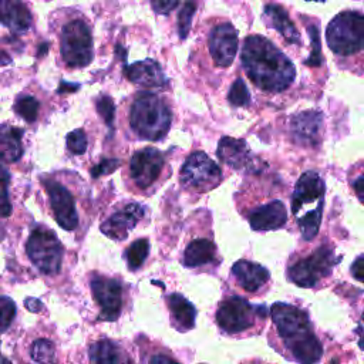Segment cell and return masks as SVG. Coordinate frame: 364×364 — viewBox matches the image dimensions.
<instances>
[{"instance_id": "6da1fadb", "label": "cell", "mask_w": 364, "mask_h": 364, "mask_svg": "<svg viewBox=\"0 0 364 364\" xmlns=\"http://www.w3.org/2000/svg\"><path fill=\"white\" fill-rule=\"evenodd\" d=\"M242 64L252 82L269 92L284 91L296 77L291 61L262 36L245 40Z\"/></svg>"}, {"instance_id": "7a4b0ae2", "label": "cell", "mask_w": 364, "mask_h": 364, "mask_svg": "<svg viewBox=\"0 0 364 364\" xmlns=\"http://www.w3.org/2000/svg\"><path fill=\"white\" fill-rule=\"evenodd\" d=\"M270 313L279 336L291 351L294 360L299 364H316L321 358L323 347L311 331L307 313L286 303H274Z\"/></svg>"}, {"instance_id": "3957f363", "label": "cell", "mask_w": 364, "mask_h": 364, "mask_svg": "<svg viewBox=\"0 0 364 364\" xmlns=\"http://www.w3.org/2000/svg\"><path fill=\"white\" fill-rule=\"evenodd\" d=\"M129 122L141 138L158 141L171 127V111L158 95L142 92L132 102Z\"/></svg>"}, {"instance_id": "277c9868", "label": "cell", "mask_w": 364, "mask_h": 364, "mask_svg": "<svg viewBox=\"0 0 364 364\" xmlns=\"http://www.w3.org/2000/svg\"><path fill=\"white\" fill-rule=\"evenodd\" d=\"M330 50L341 57L353 55L364 48V14L343 11L337 14L326 31Z\"/></svg>"}, {"instance_id": "5b68a950", "label": "cell", "mask_w": 364, "mask_h": 364, "mask_svg": "<svg viewBox=\"0 0 364 364\" xmlns=\"http://www.w3.org/2000/svg\"><path fill=\"white\" fill-rule=\"evenodd\" d=\"M340 257L334 255L333 247L324 245L311 255L297 260L287 269V277L300 287H313L323 277L328 276Z\"/></svg>"}, {"instance_id": "8992f818", "label": "cell", "mask_w": 364, "mask_h": 364, "mask_svg": "<svg viewBox=\"0 0 364 364\" xmlns=\"http://www.w3.org/2000/svg\"><path fill=\"white\" fill-rule=\"evenodd\" d=\"M26 249L30 260L40 272L46 274H55L60 272L63 245L54 232L46 228L34 229L27 240Z\"/></svg>"}, {"instance_id": "52a82bcc", "label": "cell", "mask_w": 364, "mask_h": 364, "mask_svg": "<svg viewBox=\"0 0 364 364\" xmlns=\"http://www.w3.org/2000/svg\"><path fill=\"white\" fill-rule=\"evenodd\" d=\"M61 55L70 67H85L91 63L92 36L82 20H73L64 26L61 33Z\"/></svg>"}, {"instance_id": "ba28073f", "label": "cell", "mask_w": 364, "mask_h": 364, "mask_svg": "<svg viewBox=\"0 0 364 364\" xmlns=\"http://www.w3.org/2000/svg\"><path fill=\"white\" fill-rule=\"evenodd\" d=\"M264 306H252L245 299L233 296L223 300L216 311V321L226 333H239L253 326L255 317H266Z\"/></svg>"}, {"instance_id": "9c48e42d", "label": "cell", "mask_w": 364, "mask_h": 364, "mask_svg": "<svg viewBox=\"0 0 364 364\" xmlns=\"http://www.w3.org/2000/svg\"><path fill=\"white\" fill-rule=\"evenodd\" d=\"M181 181L183 185L205 192L219 185L222 181L220 168L205 154L193 152L185 161L181 169Z\"/></svg>"}, {"instance_id": "30bf717a", "label": "cell", "mask_w": 364, "mask_h": 364, "mask_svg": "<svg viewBox=\"0 0 364 364\" xmlns=\"http://www.w3.org/2000/svg\"><path fill=\"white\" fill-rule=\"evenodd\" d=\"M91 290L101 307L100 318L109 321L118 318L122 306V289L119 282L109 277L94 276L91 279Z\"/></svg>"}, {"instance_id": "8fae6325", "label": "cell", "mask_w": 364, "mask_h": 364, "mask_svg": "<svg viewBox=\"0 0 364 364\" xmlns=\"http://www.w3.org/2000/svg\"><path fill=\"white\" fill-rule=\"evenodd\" d=\"M164 166L162 154L152 146H146L141 151H136L129 162V172L134 182L145 189L151 186L159 176Z\"/></svg>"}, {"instance_id": "7c38bea8", "label": "cell", "mask_w": 364, "mask_h": 364, "mask_svg": "<svg viewBox=\"0 0 364 364\" xmlns=\"http://www.w3.org/2000/svg\"><path fill=\"white\" fill-rule=\"evenodd\" d=\"M44 186L48 193L51 209L57 223L65 230L75 229L78 223V216L73 195L67 191V188L53 179H46Z\"/></svg>"}, {"instance_id": "4fadbf2b", "label": "cell", "mask_w": 364, "mask_h": 364, "mask_svg": "<svg viewBox=\"0 0 364 364\" xmlns=\"http://www.w3.org/2000/svg\"><path fill=\"white\" fill-rule=\"evenodd\" d=\"M209 50L213 61L220 67H229L237 51V33L230 23L216 26L209 36Z\"/></svg>"}, {"instance_id": "5bb4252c", "label": "cell", "mask_w": 364, "mask_h": 364, "mask_svg": "<svg viewBox=\"0 0 364 364\" xmlns=\"http://www.w3.org/2000/svg\"><path fill=\"white\" fill-rule=\"evenodd\" d=\"M324 182L320 178V175L314 171L304 172L297 183L296 189L291 198V210L294 215H297L304 205L314 203V202H323L324 198Z\"/></svg>"}, {"instance_id": "9a60e30c", "label": "cell", "mask_w": 364, "mask_h": 364, "mask_svg": "<svg viewBox=\"0 0 364 364\" xmlns=\"http://www.w3.org/2000/svg\"><path fill=\"white\" fill-rule=\"evenodd\" d=\"M144 210L138 203H129L124 209L109 216L102 225L101 232L114 240H124L128 232L142 218Z\"/></svg>"}, {"instance_id": "2e32d148", "label": "cell", "mask_w": 364, "mask_h": 364, "mask_svg": "<svg viewBox=\"0 0 364 364\" xmlns=\"http://www.w3.org/2000/svg\"><path fill=\"white\" fill-rule=\"evenodd\" d=\"M287 220V213L283 202H269L249 215V223L255 230H273L282 228Z\"/></svg>"}, {"instance_id": "e0dca14e", "label": "cell", "mask_w": 364, "mask_h": 364, "mask_svg": "<svg viewBox=\"0 0 364 364\" xmlns=\"http://www.w3.org/2000/svg\"><path fill=\"white\" fill-rule=\"evenodd\" d=\"M0 23L14 33L31 27V13L21 0H0Z\"/></svg>"}, {"instance_id": "ac0fdd59", "label": "cell", "mask_w": 364, "mask_h": 364, "mask_svg": "<svg viewBox=\"0 0 364 364\" xmlns=\"http://www.w3.org/2000/svg\"><path fill=\"white\" fill-rule=\"evenodd\" d=\"M125 75L131 82L144 87H161L166 81L161 65L154 60H144L125 67Z\"/></svg>"}, {"instance_id": "d6986e66", "label": "cell", "mask_w": 364, "mask_h": 364, "mask_svg": "<svg viewBox=\"0 0 364 364\" xmlns=\"http://www.w3.org/2000/svg\"><path fill=\"white\" fill-rule=\"evenodd\" d=\"M232 273L237 283L250 293L257 291L269 280V270L249 260L236 262L232 267Z\"/></svg>"}, {"instance_id": "ffe728a7", "label": "cell", "mask_w": 364, "mask_h": 364, "mask_svg": "<svg viewBox=\"0 0 364 364\" xmlns=\"http://www.w3.org/2000/svg\"><path fill=\"white\" fill-rule=\"evenodd\" d=\"M321 114L317 111L300 112L291 119V131L299 142L314 145L318 142L321 129Z\"/></svg>"}, {"instance_id": "44dd1931", "label": "cell", "mask_w": 364, "mask_h": 364, "mask_svg": "<svg viewBox=\"0 0 364 364\" xmlns=\"http://www.w3.org/2000/svg\"><path fill=\"white\" fill-rule=\"evenodd\" d=\"M218 156L222 162L226 165L235 168V169H242L245 166L250 165V152L242 139H235L230 136H223L219 141L218 145Z\"/></svg>"}, {"instance_id": "7402d4cb", "label": "cell", "mask_w": 364, "mask_h": 364, "mask_svg": "<svg viewBox=\"0 0 364 364\" xmlns=\"http://www.w3.org/2000/svg\"><path fill=\"white\" fill-rule=\"evenodd\" d=\"M91 364H132L125 350L111 340H100L90 347Z\"/></svg>"}, {"instance_id": "603a6c76", "label": "cell", "mask_w": 364, "mask_h": 364, "mask_svg": "<svg viewBox=\"0 0 364 364\" xmlns=\"http://www.w3.org/2000/svg\"><path fill=\"white\" fill-rule=\"evenodd\" d=\"M168 306H169V311H171L172 324L179 331L191 330L195 326L196 309L183 296H181L178 293L171 294L168 297Z\"/></svg>"}, {"instance_id": "cb8c5ba5", "label": "cell", "mask_w": 364, "mask_h": 364, "mask_svg": "<svg viewBox=\"0 0 364 364\" xmlns=\"http://www.w3.org/2000/svg\"><path fill=\"white\" fill-rule=\"evenodd\" d=\"M23 129L11 125H0V161L16 162L23 155Z\"/></svg>"}, {"instance_id": "d4e9b609", "label": "cell", "mask_w": 364, "mask_h": 364, "mask_svg": "<svg viewBox=\"0 0 364 364\" xmlns=\"http://www.w3.org/2000/svg\"><path fill=\"white\" fill-rule=\"evenodd\" d=\"M216 247L209 239H196L191 242L183 253V263L188 267H196L210 263L215 259Z\"/></svg>"}, {"instance_id": "484cf974", "label": "cell", "mask_w": 364, "mask_h": 364, "mask_svg": "<svg viewBox=\"0 0 364 364\" xmlns=\"http://www.w3.org/2000/svg\"><path fill=\"white\" fill-rule=\"evenodd\" d=\"M264 16L272 23V26L289 41L300 44V34L297 33L296 27L290 21L287 13L277 4H267L264 7Z\"/></svg>"}, {"instance_id": "4316f807", "label": "cell", "mask_w": 364, "mask_h": 364, "mask_svg": "<svg viewBox=\"0 0 364 364\" xmlns=\"http://www.w3.org/2000/svg\"><path fill=\"white\" fill-rule=\"evenodd\" d=\"M321 215H323V203L317 205L313 210L307 212L304 216L297 219V225L300 228L303 239L311 240L317 235L320 222H321Z\"/></svg>"}, {"instance_id": "83f0119b", "label": "cell", "mask_w": 364, "mask_h": 364, "mask_svg": "<svg viewBox=\"0 0 364 364\" xmlns=\"http://www.w3.org/2000/svg\"><path fill=\"white\" fill-rule=\"evenodd\" d=\"M149 252V242L146 239L135 240L127 250V262L131 270H136L142 266Z\"/></svg>"}, {"instance_id": "f1b7e54d", "label": "cell", "mask_w": 364, "mask_h": 364, "mask_svg": "<svg viewBox=\"0 0 364 364\" xmlns=\"http://www.w3.org/2000/svg\"><path fill=\"white\" fill-rule=\"evenodd\" d=\"M31 358L38 364H55L54 344L50 340L41 338L31 346Z\"/></svg>"}, {"instance_id": "f546056e", "label": "cell", "mask_w": 364, "mask_h": 364, "mask_svg": "<svg viewBox=\"0 0 364 364\" xmlns=\"http://www.w3.org/2000/svg\"><path fill=\"white\" fill-rule=\"evenodd\" d=\"M38 108H40V104L38 101L31 97V95H23L20 97L16 104H14V109L16 112L27 122H33L37 119V115H38Z\"/></svg>"}, {"instance_id": "4dcf8cb0", "label": "cell", "mask_w": 364, "mask_h": 364, "mask_svg": "<svg viewBox=\"0 0 364 364\" xmlns=\"http://www.w3.org/2000/svg\"><path fill=\"white\" fill-rule=\"evenodd\" d=\"M9 181H10V173L9 171L0 165V216H10L11 213V203L9 199Z\"/></svg>"}, {"instance_id": "1f68e13d", "label": "cell", "mask_w": 364, "mask_h": 364, "mask_svg": "<svg viewBox=\"0 0 364 364\" xmlns=\"http://www.w3.org/2000/svg\"><path fill=\"white\" fill-rule=\"evenodd\" d=\"M228 100L232 105L235 107H245L249 104L250 101V95H249V91H247V87L245 85L243 80L237 78L230 90H229V94H228Z\"/></svg>"}, {"instance_id": "d6a6232c", "label": "cell", "mask_w": 364, "mask_h": 364, "mask_svg": "<svg viewBox=\"0 0 364 364\" xmlns=\"http://www.w3.org/2000/svg\"><path fill=\"white\" fill-rule=\"evenodd\" d=\"M196 10V4L193 0H188L182 10L179 11V17H178V30H179V37L185 38L189 33L191 28V21L193 17V13Z\"/></svg>"}, {"instance_id": "836d02e7", "label": "cell", "mask_w": 364, "mask_h": 364, "mask_svg": "<svg viewBox=\"0 0 364 364\" xmlns=\"http://www.w3.org/2000/svg\"><path fill=\"white\" fill-rule=\"evenodd\" d=\"M16 316V304L7 296H0V331H4L11 324Z\"/></svg>"}, {"instance_id": "e575fe53", "label": "cell", "mask_w": 364, "mask_h": 364, "mask_svg": "<svg viewBox=\"0 0 364 364\" xmlns=\"http://www.w3.org/2000/svg\"><path fill=\"white\" fill-rule=\"evenodd\" d=\"M309 36L311 38V54L310 57L306 60V64L310 67H317L321 64L323 58H321V51H320V36H318V30L314 26L309 27Z\"/></svg>"}, {"instance_id": "d590c367", "label": "cell", "mask_w": 364, "mask_h": 364, "mask_svg": "<svg viewBox=\"0 0 364 364\" xmlns=\"http://www.w3.org/2000/svg\"><path fill=\"white\" fill-rule=\"evenodd\" d=\"M67 146L75 155L84 154L87 149V136H85L84 131L82 129L71 131L67 135Z\"/></svg>"}, {"instance_id": "8d00e7d4", "label": "cell", "mask_w": 364, "mask_h": 364, "mask_svg": "<svg viewBox=\"0 0 364 364\" xmlns=\"http://www.w3.org/2000/svg\"><path fill=\"white\" fill-rule=\"evenodd\" d=\"M97 111L100 112V115L104 118L107 125L112 124L114 119V112H115V105L111 97L104 95L97 101Z\"/></svg>"}, {"instance_id": "74e56055", "label": "cell", "mask_w": 364, "mask_h": 364, "mask_svg": "<svg viewBox=\"0 0 364 364\" xmlns=\"http://www.w3.org/2000/svg\"><path fill=\"white\" fill-rule=\"evenodd\" d=\"M119 165H121V161H119V159H104V161H101L98 165H95V166L91 169V175H92L94 178H97V176H101V175L111 173V172H114Z\"/></svg>"}, {"instance_id": "f35d334b", "label": "cell", "mask_w": 364, "mask_h": 364, "mask_svg": "<svg viewBox=\"0 0 364 364\" xmlns=\"http://www.w3.org/2000/svg\"><path fill=\"white\" fill-rule=\"evenodd\" d=\"M179 1L181 0H151V4L158 14H168L179 4Z\"/></svg>"}, {"instance_id": "ab89813d", "label": "cell", "mask_w": 364, "mask_h": 364, "mask_svg": "<svg viewBox=\"0 0 364 364\" xmlns=\"http://www.w3.org/2000/svg\"><path fill=\"white\" fill-rule=\"evenodd\" d=\"M351 274L355 280L364 283V255L358 256L351 264Z\"/></svg>"}, {"instance_id": "60d3db41", "label": "cell", "mask_w": 364, "mask_h": 364, "mask_svg": "<svg viewBox=\"0 0 364 364\" xmlns=\"http://www.w3.org/2000/svg\"><path fill=\"white\" fill-rule=\"evenodd\" d=\"M353 189H354L355 195L358 196V199L361 202H364V173H361L358 178H355L353 181Z\"/></svg>"}, {"instance_id": "b9f144b4", "label": "cell", "mask_w": 364, "mask_h": 364, "mask_svg": "<svg viewBox=\"0 0 364 364\" xmlns=\"http://www.w3.org/2000/svg\"><path fill=\"white\" fill-rule=\"evenodd\" d=\"M149 364H178L176 361H173L171 357L164 355V354H156L151 358Z\"/></svg>"}, {"instance_id": "7bdbcfd3", "label": "cell", "mask_w": 364, "mask_h": 364, "mask_svg": "<svg viewBox=\"0 0 364 364\" xmlns=\"http://www.w3.org/2000/svg\"><path fill=\"white\" fill-rule=\"evenodd\" d=\"M24 304H26V307H27L30 311H40L41 307H43L41 301L37 300V299H27V300L24 301Z\"/></svg>"}, {"instance_id": "ee69618b", "label": "cell", "mask_w": 364, "mask_h": 364, "mask_svg": "<svg viewBox=\"0 0 364 364\" xmlns=\"http://www.w3.org/2000/svg\"><path fill=\"white\" fill-rule=\"evenodd\" d=\"M77 88H78L77 84H65V82H61V87L58 88V92H64V91H67V90L74 91V90H77Z\"/></svg>"}, {"instance_id": "f6af8a7d", "label": "cell", "mask_w": 364, "mask_h": 364, "mask_svg": "<svg viewBox=\"0 0 364 364\" xmlns=\"http://www.w3.org/2000/svg\"><path fill=\"white\" fill-rule=\"evenodd\" d=\"M10 63H11V58L4 51H0V64L4 65V64H10Z\"/></svg>"}, {"instance_id": "bcb514c9", "label": "cell", "mask_w": 364, "mask_h": 364, "mask_svg": "<svg viewBox=\"0 0 364 364\" xmlns=\"http://www.w3.org/2000/svg\"><path fill=\"white\" fill-rule=\"evenodd\" d=\"M357 331L360 333V343H358V344H360V347L364 350V333L361 331L360 327H357Z\"/></svg>"}, {"instance_id": "7dc6e473", "label": "cell", "mask_w": 364, "mask_h": 364, "mask_svg": "<svg viewBox=\"0 0 364 364\" xmlns=\"http://www.w3.org/2000/svg\"><path fill=\"white\" fill-rule=\"evenodd\" d=\"M0 364H11L6 357H3L1 354H0Z\"/></svg>"}, {"instance_id": "c3c4849f", "label": "cell", "mask_w": 364, "mask_h": 364, "mask_svg": "<svg viewBox=\"0 0 364 364\" xmlns=\"http://www.w3.org/2000/svg\"><path fill=\"white\" fill-rule=\"evenodd\" d=\"M331 364H337V360H334V361H333V363H331Z\"/></svg>"}, {"instance_id": "681fc988", "label": "cell", "mask_w": 364, "mask_h": 364, "mask_svg": "<svg viewBox=\"0 0 364 364\" xmlns=\"http://www.w3.org/2000/svg\"><path fill=\"white\" fill-rule=\"evenodd\" d=\"M363 321H364V313H363Z\"/></svg>"}]
</instances>
